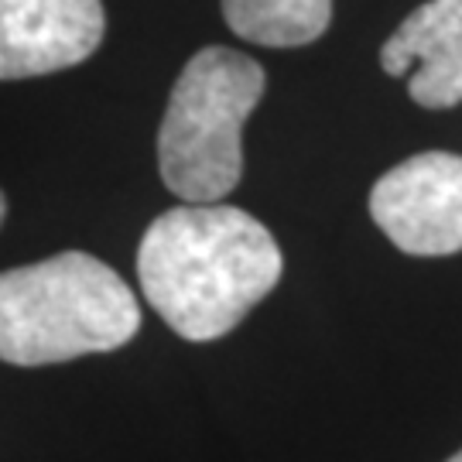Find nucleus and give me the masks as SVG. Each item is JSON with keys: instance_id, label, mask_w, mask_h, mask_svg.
I'll return each instance as SVG.
<instances>
[{"instance_id": "obj_1", "label": "nucleus", "mask_w": 462, "mask_h": 462, "mask_svg": "<svg viewBox=\"0 0 462 462\" xmlns=\"http://www.w3.org/2000/svg\"><path fill=\"white\" fill-rule=\"evenodd\" d=\"M278 240L261 219L209 202L162 213L141 240L137 278L151 309L189 343L233 332L281 281Z\"/></svg>"}, {"instance_id": "obj_2", "label": "nucleus", "mask_w": 462, "mask_h": 462, "mask_svg": "<svg viewBox=\"0 0 462 462\" xmlns=\"http://www.w3.org/2000/svg\"><path fill=\"white\" fill-rule=\"evenodd\" d=\"M141 305L127 281L83 250L11 267L0 278V356L11 366L66 364L127 346Z\"/></svg>"}, {"instance_id": "obj_3", "label": "nucleus", "mask_w": 462, "mask_h": 462, "mask_svg": "<svg viewBox=\"0 0 462 462\" xmlns=\"http://www.w3.org/2000/svg\"><path fill=\"white\" fill-rule=\"evenodd\" d=\"M264 69L244 51H196L171 86L158 127V171L168 192L209 206L244 175V124L264 97Z\"/></svg>"}, {"instance_id": "obj_4", "label": "nucleus", "mask_w": 462, "mask_h": 462, "mask_svg": "<svg viewBox=\"0 0 462 462\" xmlns=\"http://www.w3.org/2000/svg\"><path fill=\"white\" fill-rule=\"evenodd\" d=\"M370 216L397 250L448 257L462 250V154L421 151L383 171L370 189Z\"/></svg>"}, {"instance_id": "obj_5", "label": "nucleus", "mask_w": 462, "mask_h": 462, "mask_svg": "<svg viewBox=\"0 0 462 462\" xmlns=\"http://www.w3.org/2000/svg\"><path fill=\"white\" fill-rule=\"evenodd\" d=\"M103 32V0H0V76L14 83L79 66Z\"/></svg>"}, {"instance_id": "obj_6", "label": "nucleus", "mask_w": 462, "mask_h": 462, "mask_svg": "<svg viewBox=\"0 0 462 462\" xmlns=\"http://www.w3.org/2000/svg\"><path fill=\"white\" fill-rule=\"evenodd\" d=\"M387 76H408V93L425 110L462 103V0H425L380 49Z\"/></svg>"}, {"instance_id": "obj_7", "label": "nucleus", "mask_w": 462, "mask_h": 462, "mask_svg": "<svg viewBox=\"0 0 462 462\" xmlns=\"http://www.w3.org/2000/svg\"><path fill=\"white\" fill-rule=\"evenodd\" d=\"M233 34L267 49L319 42L332 21V0H223Z\"/></svg>"}, {"instance_id": "obj_8", "label": "nucleus", "mask_w": 462, "mask_h": 462, "mask_svg": "<svg viewBox=\"0 0 462 462\" xmlns=\"http://www.w3.org/2000/svg\"><path fill=\"white\" fill-rule=\"evenodd\" d=\"M448 462H462V452H456V456H452Z\"/></svg>"}]
</instances>
